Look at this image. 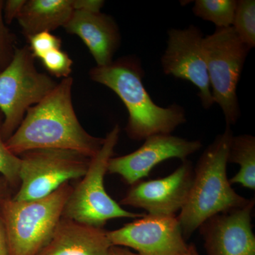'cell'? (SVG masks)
I'll return each instance as SVG.
<instances>
[{"label":"cell","instance_id":"cell-10","mask_svg":"<svg viewBox=\"0 0 255 255\" xmlns=\"http://www.w3.org/2000/svg\"><path fill=\"white\" fill-rule=\"evenodd\" d=\"M107 234L112 246L132 248L138 255H183L189 246L176 216L145 214Z\"/></svg>","mask_w":255,"mask_h":255},{"label":"cell","instance_id":"cell-17","mask_svg":"<svg viewBox=\"0 0 255 255\" xmlns=\"http://www.w3.org/2000/svg\"><path fill=\"white\" fill-rule=\"evenodd\" d=\"M228 162L240 165L239 172L229 179L231 184L238 183L255 191V137L247 134L233 136L228 152Z\"/></svg>","mask_w":255,"mask_h":255},{"label":"cell","instance_id":"cell-5","mask_svg":"<svg viewBox=\"0 0 255 255\" xmlns=\"http://www.w3.org/2000/svg\"><path fill=\"white\" fill-rule=\"evenodd\" d=\"M120 128L118 125L105 138L103 145L90 160L86 174L76 187L64 209L63 217L78 222L103 228L110 220L119 218L136 219L145 214H135L124 209L106 191L105 177L110 159L113 157Z\"/></svg>","mask_w":255,"mask_h":255},{"label":"cell","instance_id":"cell-22","mask_svg":"<svg viewBox=\"0 0 255 255\" xmlns=\"http://www.w3.org/2000/svg\"><path fill=\"white\" fill-rule=\"evenodd\" d=\"M30 51L34 58L41 59L47 53L52 50L60 49L61 39L50 32H41L28 38Z\"/></svg>","mask_w":255,"mask_h":255},{"label":"cell","instance_id":"cell-13","mask_svg":"<svg viewBox=\"0 0 255 255\" xmlns=\"http://www.w3.org/2000/svg\"><path fill=\"white\" fill-rule=\"evenodd\" d=\"M255 199L206 220L199 227L208 255H255L252 226Z\"/></svg>","mask_w":255,"mask_h":255},{"label":"cell","instance_id":"cell-16","mask_svg":"<svg viewBox=\"0 0 255 255\" xmlns=\"http://www.w3.org/2000/svg\"><path fill=\"white\" fill-rule=\"evenodd\" d=\"M74 11L73 0H28L17 20L26 38L65 26Z\"/></svg>","mask_w":255,"mask_h":255},{"label":"cell","instance_id":"cell-26","mask_svg":"<svg viewBox=\"0 0 255 255\" xmlns=\"http://www.w3.org/2000/svg\"><path fill=\"white\" fill-rule=\"evenodd\" d=\"M0 255H9L7 239L5 232L4 224L0 216Z\"/></svg>","mask_w":255,"mask_h":255},{"label":"cell","instance_id":"cell-29","mask_svg":"<svg viewBox=\"0 0 255 255\" xmlns=\"http://www.w3.org/2000/svg\"><path fill=\"white\" fill-rule=\"evenodd\" d=\"M183 255H199L194 245H189L187 252Z\"/></svg>","mask_w":255,"mask_h":255},{"label":"cell","instance_id":"cell-2","mask_svg":"<svg viewBox=\"0 0 255 255\" xmlns=\"http://www.w3.org/2000/svg\"><path fill=\"white\" fill-rule=\"evenodd\" d=\"M144 72L139 60L122 58L90 71L93 81L108 87L127 107L128 120L126 130L135 140H145L157 134H171L187 122L185 111L172 105L164 108L154 103L142 82Z\"/></svg>","mask_w":255,"mask_h":255},{"label":"cell","instance_id":"cell-3","mask_svg":"<svg viewBox=\"0 0 255 255\" xmlns=\"http://www.w3.org/2000/svg\"><path fill=\"white\" fill-rule=\"evenodd\" d=\"M233 136L231 127L226 125L225 131L203 152L194 169L189 198L177 217L185 240L215 215L243 207L249 202L235 191L227 177L228 152Z\"/></svg>","mask_w":255,"mask_h":255},{"label":"cell","instance_id":"cell-12","mask_svg":"<svg viewBox=\"0 0 255 255\" xmlns=\"http://www.w3.org/2000/svg\"><path fill=\"white\" fill-rule=\"evenodd\" d=\"M201 147L199 140H189L171 134L151 135L132 153L112 157L107 172L118 174L124 182L132 186L148 177L150 171L160 162L171 158L186 160L188 156L197 152Z\"/></svg>","mask_w":255,"mask_h":255},{"label":"cell","instance_id":"cell-9","mask_svg":"<svg viewBox=\"0 0 255 255\" xmlns=\"http://www.w3.org/2000/svg\"><path fill=\"white\" fill-rule=\"evenodd\" d=\"M167 46L161 64L166 75L187 80L199 89L201 105L209 110L215 102L204 55V35L191 25L185 29L169 30Z\"/></svg>","mask_w":255,"mask_h":255},{"label":"cell","instance_id":"cell-21","mask_svg":"<svg viewBox=\"0 0 255 255\" xmlns=\"http://www.w3.org/2000/svg\"><path fill=\"white\" fill-rule=\"evenodd\" d=\"M43 66L56 78H69L72 72L73 60L61 49L52 50L41 59Z\"/></svg>","mask_w":255,"mask_h":255},{"label":"cell","instance_id":"cell-23","mask_svg":"<svg viewBox=\"0 0 255 255\" xmlns=\"http://www.w3.org/2000/svg\"><path fill=\"white\" fill-rule=\"evenodd\" d=\"M3 6L4 1H0V72L9 65L15 50L13 47L12 36L5 26L3 20Z\"/></svg>","mask_w":255,"mask_h":255},{"label":"cell","instance_id":"cell-11","mask_svg":"<svg viewBox=\"0 0 255 255\" xmlns=\"http://www.w3.org/2000/svg\"><path fill=\"white\" fill-rule=\"evenodd\" d=\"M194 176L192 164L186 159L167 177L132 185L120 204L145 210L152 216H176L187 203Z\"/></svg>","mask_w":255,"mask_h":255},{"label":"cell","instance_id":"cell-1","mask_svg":"<svg viewBox=\"0 0 255 255\" xmlns=\"http://www.w3.org/2000/svg\"><path fill=\"white\" fill-rule=\"evenodd\" d=\"M73 78H63L36 105L30 107L21 124L5 141L8 150L18 156L36 149L77 151L92 158L105 138L96 137L83 128L72 102Z\"/></svg>","mask_w":255,"mask_h":255},{"label":"cell","instance_id":"cell-15","mask_svg":"<svg viewBox=\"0 0 255 255\" xmlns=\"http://www.w3.org/2000/svg\"><path fill=\"white\" fill-rule=\"evenodd\" d=\"M108 231L62 217L51 239L39 255H108Z\"/></svg>","mask_w":255,"mask_h":255},{"label":"cell","instance_id":"cell-6","mask_svg":"<svg viewBox=\"0 0 255 255\" xmlns=\"http://www.w3.org/2000/svg\"><path fill=\"white\" fill-rule=\"evenodd\" d=\"M204 55L215 103L219 104L226 125L237 122L241 115L237 86L250 49L233 26L216 28L204 38Z\"/></svg>","mask_w":255,"mask_h":255},{"label":"cell","instance_id":"cell-27","mask_svg":"<svg viewBox=\"0 0 255 255\" xmlns=\"http://www.w3.org/2000/svg\"><path fill=\"white\" fill-rule=\"evenodd\" d=\"M108 255H138L135 253H132L127 248L121 246L111 247Z\"/></svg>","mask_w":255,"mask_h":255},{"label":"cell","instance_id":"cell-20","mask_svg":"<svg viewBox=\"0 0 255 255\" xmlns=\"http://www.w3.org/2000/svg\"><path fill=\"white\" fill-rule=\"evenodd\" d=\"M1 126L2 124L0 123V174L8 184L16 185L20 182L21 158L11 153L5 145L1 134Z\"/></svg>","mask_w":255,"mask_h":255},{"label":"cell","instance_id":"cell-28","mask_svg":"<svg viewBox=\"0 0 255 255\" xmlns=\"http://www.w3.org/2000/svg\"><path fill=\"white\" fill-rule=\"evenodd\" d=\"M7 184L8 183L3 177H0V203L1 202L6 196L7 193Z\"/></svg>","mask_w":255,"mask_h":255},{"label":"cell","instance_id":"cell-4","mask_svg":"<svg viewBox=\"0 0 255 255\" xmlns=\"http://www.w3.org/2000/svg\"><path fill=\"white\" fill-rule=\"evenodd\" d=\"M73 190L67 182L41 199L19 201L6 197L0 203L9 255H39L63 217Z\"/></svg>","mask_w":255,"mask_h":255},{"label":"cell","instance_id":"cell-25","mask_svg":"<svg viewBox=\"0 0 255 255\" xmlns=\"http://www.w3.org/2000/svg\"><path fill=\"white\" fill-rule=\"evenodd\" d=\"M105 1L102 0H73L74 11L90 13H100Z\"/></svg>","mask_w":255,"mask_h":255},{"label":"cell","instance_id":"cell-19","mask_svg":"<svg viewBox=\"0 0 255 255\" xmlns=\"http://www.w3.org/2000/svg\"><path fill=\"white\" fill-rule=\"evenodd\" d=\"M232 26L250 49L255 46V1H237Z\"/></svg>","mask_w":255,"mask_h":255},{"label":"cell","instance_id":"cell-7","mask_svg":"<svg viewBox=\"0 0 255 255\" xmlns=\"http://www.w3.org/2000/svg\"><path fill=\"white\" fill-rule=\"evenodd\" d=\"M58 84L34 65L28 46L15 48L9 65L0 72V111L4 114L1 134L4 141L21 124L30 107L46 97Z\"/></svg>","mask_w":255,"mask_h":255},{"label":"cell","instance_id":"cell-8","mask_svg":"<svg viewBox=\"0 0 255 255\" xmlns=\"http://www.w3.org/2000/svg\"><path fill=\"white\" fill-rule=\"evenodd\" d=\"M19 189L15 201H31L50 195L72 179L86 174L91 158L77 151L36 149L21 155Z\"/></svg>","mask_w":255,"mask_h":255},{"label":"cell","instance_id":"cell-18","mask_svg":"<svg viewBox=\"0 0 255 255\" xmlns=\"http://www.w3.org/2000/svg\"><path fill=\"white\" fill-rule=\"evenodd\" d=\"M236 6V0H196L193 12L217 28H228L232 26Z\"/></svg>","mask_w":255,"mask_h":255},{"label":"cell","instance_id":"cell-14","mask_svg":"<svg viewBox=\"0 0 255 255\" xmlns=\"http://www.w3.org/2000/svg\"><path fill=\"white\" fill-rule=\"evenodd\" d=\"M64 28L85 43L98 67L113 62L121 42L118 26L112 16L102 13L74 11Z\"/></svg>","mask_w":255,"mask_h":255},{"label":"cell","instance_id":"cell-24","mask_svg":"<svg viewBox=\"0 0 255 255\" xmlns=\"http://www.w3.org/2000/svg\"><path fill=\"white\" fill-rule=\"evenodd\" d=\"M26 1V0H8L4 3L5 22L10 23L14 18H17Z\"/></svg>","mask_w":255,"mask_h":255}]
</instances>
